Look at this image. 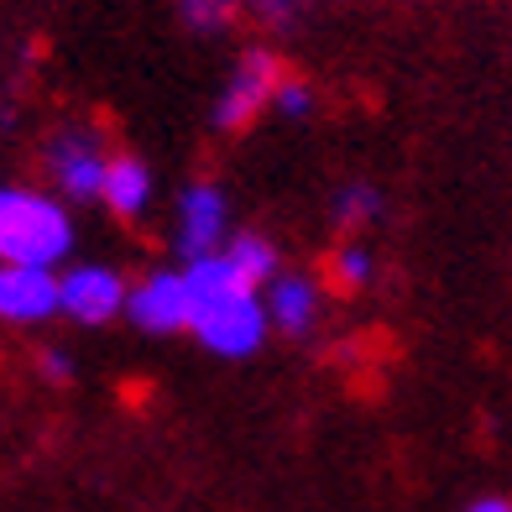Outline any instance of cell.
Segmentation results:
<instances>
[{"mask_svg":"<svg viewBox=\"0 0 512 512\" xmlns=\"http://www.w3.org/2000/svg\"><path fill=\"white\" fill-rule=\"evenodd\" d=\"M314 110H319V95H314L309 79H298V74H283V79H277L267 115H277V121H309Z\"/></svg>","mask_w":512,"mask_h":512,"instance_id":"cell-15","label":"cell"},{"mask_svg":"<svg viewBox=\"0 0 512 512\" xmlns=\"http://www.w3.org/2000/svg\"><path fill=\"white\" fill-rule=\"evenodd\" d=\"M110 142L95 121H63L48 131L42 142V173H48L53 194L74 209V204H100V183L110 168Z\"/></svg>","mask_w":512,"mask_h":512,"instance_id":"cell-3","label":"cell"},{"mask_svg":"<svg viewBox=\"0 0 512 512\" xmlns=\"http://www.w3.org/2000/svg\"><path fill=\"white\" fill-rule=\"evenodd\" d=\"M126 319L142 335H178L194 324V283L189 272L178 267H152L131 283L126 293Z\"/></svg>","mask_w":512,"mask_h":512,"instance_id":"cell-7","label":"cell"},{"mask_svg":"<svg viewBox=\"0 0 512 512\" xmlns=\"http://www.w3.org/2000/svg\"><path fill=\"white\" fill-rule=\"evenodd\" d=\"M230 230H236V215H230V199L220 183L194 178L183 183V194L173 204V256L178 262H199V256H215Z\"/></svg>","mask_w":512,"mask_h":512,"instance_id":"cell-5","label":"cell"},{"mask_svg":"<svg viewBox=\"0 0 512 512\" xmlns=\"http://www.w3.org/2000/svg\"><path fill=\"white\" fill-rule=\"evenodd\" d=\"M100 204L110 209L115 220L142 225L152 215V204H157V173H152V162L136 157V152H115L110 168H105V183H100Z\"/></svg>","mask_w":512,"mask_h":512,"instance_id":"cell-10","label":"cell"},{"mask_svg":"<svg viewBox=\"0 0 512 512\" xmlns=\"http://www.w3.org/2000/svg\"><path fill=\"white\" fill-rule=\"evenodd\" d=\"M74 209L37 183H0V267H68Z\"/></svg>","mask_w":512,"mask_h":512,"instance_id":"cell-2","label":"cell"},{"mask_svg":"<svg viewBox=\"0 0 512 512\" xmlns=\"http://www.w3.org/2000/svg\"><path fill=\"white\" fill-rule=\"evenodd\" d=\"M460 512H512V497H502V492H481V497H471Z\"/></svg>","mask_w":512,"mask_h":512,"instance_id":"cell-18","label":"cell"},{"mask_svg":"<svg viewBox=\"0 0 512 512\" xmlns=\"http://www.w3.org/2000/svg\"><path fill=\"white\" fill-rule=\"evenodd\" d=\"M178 21L194 37H220L241 21V0H178Z\"/></svg>","mask_w":512,"mask_h":512,"instance_id":"cell-14","label":"cell"},{"mask_svg":"<svg viewBox=\"0 0 512 512\" xmlns=\"http://www.w3.org/2000/svg\"><path fill=\"white\" fill-rule=\"evenodd\" d=\"M225 251V262L236 267L251 288H262L267 277H277L288 262H283V251H277L272 236H262V230H230V241L220 246Z\"/></svg>","mask_w":512,"mask_h":512,"instance_id":"cell-11","label":"cell"},{"mask_svg":"<svg viewBox=\"0 0 512 512\" xmlns=\"http://www.w3.org/2000/svg\"><path fill=\"white\" fill-rule=\"evenodd\" d=\"M37 377L53 382V387H68L79 377V366H74V356H68L63 345H48V351H37Z\"/></svg>","mask_w":512,"mask_h":512,"instance_id":"cell-17","label":"cell"},{"mask_svg":"<svg viewBox=\"0 0 512 512\" xmlns=\"http://www.w3.org/2000/svg\"><path fill=\"white\" fill-rule=\"evenodd\" d=\"M283 74H288V68H283V58H277L272 48H246L236 63H230V74L220 84L215 110H209V126H215L220 136L251 131L267 115L272 89H277V79H283Z\"/></svg>","mask_w":512,"mask_h":512,"instance_id":"cell-4","label":"cell"},{"mask_svg":"<svg viewBox=\"0 0 512 512\" xmlns=\"http://www.w3.org/2000/svg\"><path fill=\"white\" fill-rule=\"evenodd\" d=\"M194 283V324L189 335L220 361H251L267 345L272 324L262 309V288H251L246 277L225 262V251L183 262Z\"/></svg>","mask_w":512,"mask_h":512,"instance_id":"cell-1","label":"cell"},{"mask_svg":"<svg viewBox=\"0 0 512 512\" xmlns=\"http://www.w3.org/2000/svg\"><path fill=\"white\" fill-rule=\"evenodd\" d=\"M382 209H387V199L371 189V183H340L335 199H330V225L340 236H356V230L382 220Z\"/></svg>","mask_w":512,"mask_h":512,"instance_id":"cell-12","label":"cell"},{"mask_svg":"<svg viewBox=\"0 0 512 512\" xmlns=\"http://www.w3.org/2000/svg\"><path fill=\"white\" fill-rule=\"evenodd\" d=\"M262 309H267L272 335L309 340L319 330V319H324V283L304 267H283L277 277L262 283Z\"/></svg>","mask_w":512,"mask_h":512,"instance_id":"cell-8","label":"cell"},{"mask_svg":"<svg viewBox=\"0 0 512 512\" xmlns=\"http://www.w3.org/2000/svg\"><path fill=\"white\" fill-rule=\"evenodd\" d=\"M314 6V0H241V16L262 21L267 32H288L304 21V11Z\"/></svg>","mask_w":512,"mask_h":512,"instance_id":"cell-16","label":"cell"},{"mask_svg":"<svg viewBox=\"0 0 512 512\" xmlns=\"http://www.w3.org/2000/svg\"><path fill=\"white\" fill-rule=\"evenodd\" d=\"M58 319V272L48 267H0V324L37 330Z\"/></svg>","mask_w":512,"mask_h":512,"instance_id":"cell-9","label":"cell"},{"mask_svg":"<svg viewBox=\"0 0 512 512\" xmlns=\"http://www.w3.org/2000/svg\"><path fill=\"white\" fill-rule=\"evenodd\" d=\"M126 293H131V283L110 262H68L58 272V314L84 324V330L126 319Z\"/></svg>","mask_w":512,"mask_h":512,"instance_id":"cell-6","label":"cell"},{"mask_svg":"<svg viewBox=\"0 0 512 512\" xmlns=\"http://www.w3.org/2000/svg\"><path fill=\"white\" fill-rule=\"evenodd\" d=\"M330 288L340 293H366L371 283H377V251H371L361 236H345L335 251H330Z\"/></svg>","mask_w":512,"mask_h":512,"instance_id":"cell-13","label":"cell"}]
</instances>
